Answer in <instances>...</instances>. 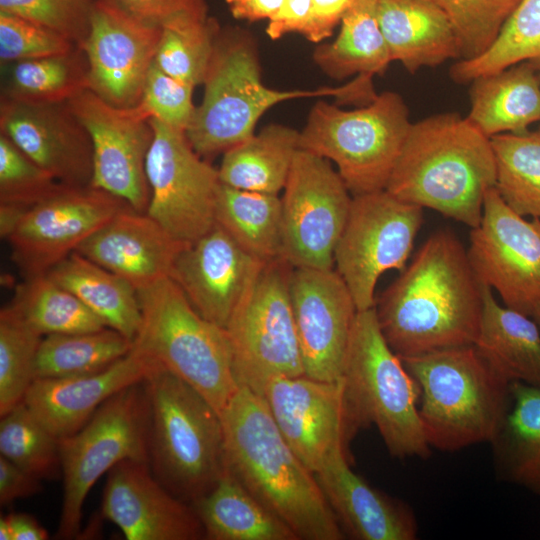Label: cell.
I'll return each mask as SVG.
<instances>
[{"mask_svg":"<svg viewBox=\"0 0 540 540\" xmlns=\"http://www.w3.org/2000/svg\"><path fill=\"white\" fill-rule=\"evenodd\" d=\"M60 185L8 137L0 134V204L30 207Z\"/></svg>","mask_w":540,"mask_h":540,"instance_id":"cell-45","label":"cell"},{"mask_svg":"<svg viewBox=\"0 0 540 540\" xmlns=\"http://www.w3.org/2000/svg\"><path fill=\"white\" fill-rule=\"evenodd\" d=\"M70 291L107 327L133 342L140 325L137 289L124 278L73 252L47 274Z\"/></svg>","mask_w":540,"mask_h":540,"instance_id":"cell-31","label":"cell"},{"mask_svg":"<svg viewBox=\"0 0 540 540\" xmlns=\"http://www.w3.org/2000/svg\"><path fill=\"white\" fill-rule=\"evenodd\" d=\"M526 61L540 69V0H521L492 44L479 56L452 65L450 76L465 84Z\"/></svg>","mask_w":540,"mask_h":540,"instance_id":"cell-39","label":"cell"},{"mask_svg":"<svg viewBox=\"0 0 540 540\" xmlns=\"http://www.w3.org/2000/svg\"><path fill=\"white\" fill-rule=\"evenodd\" d=\"M401 360L419 385V417L430 447L456 451L494 441L510 408V382L474 345Z\"/></svg>","mask_w":540,"mask_h":540,"instance_id":"cell-5","label":"cell"},{"mask_svg":"<svg viewBox=\"0 0 540 540\" xmlns=\"http://www.w3.org/2000/svg\"><path fill=\"white\" fill-rule=\"evenodd\" d=\"M66 36L13 15L0 13V59L3 63L71 53Z\"/></svg>","mask_w":540,"mask_h":540,"instance_id":"cell-47","label":"cell"},{"mask_svg":"<svg viewBox=\"0 0 540 540\" xmlns=\"http://www.w3.org/2000/svg\"><path fill=\"white\" fill-rule=\"evenodd\" d=\"M137 293L141 325L133 349L188 383L221 413L239 387L225 329L202 317L170 277Z\"/></svg>","mask_w":540,"mask_h":540,"instance_id":"cell-8","label":"cell"},{"mask_svg":"<svg viewBox=\"0 0 540 540\" xmlns=\"http://www.w3.org/2000/svg\"><path fill=\"white\" fill-rule=\"evenodd\" d=\"M356 0H311L310 17L303 36L314 43L330 37Z\"/></svg>","mask_w":540,"mask_h":540,"instance_id":"cell-50","label":"cell"},{"mask_svg":"<svg viewBox=\"0 0 540 540\" xmlns=\"http://www.w3.org/2000/svg\"><path fill=\"white\" fill-rule=\"evenodd\" d=\"M41 480L0 455L1 506L40 493L43 490Z\"/></svg>","mask_w":540,"mask_h":540,"instance_id":"cell-51","label":"cell"},{"mask_svg":"<svg viewBox=\"0 0 540 540\" xmlns=\"http://www.w3.org/2000/svg\"><path fill=\"white\" fill-rule=\"evenodd\" d=\"M495 186L491 139L466 117L441 113L411 124L385 190L474 228Z\"/></svg>","mask_w":540,"mask_h":540,"instance_id":"cell-3","label":"cell"},{"mask_svg":"<svg viewBox=\"0 0 540 540\" xmlns=\"http://www.w3.org/2000/svg\"><path fill=\"white\" fill-rule=\"evenodd\" d=\"M261 396L284 440L314 474L334 452L347 451L353 434L343 378L274 377L265 384Z\"/></svg>","mask_w":540,"mask_h":540,"instance_id":"cell-19","label":"cell"},{"mask_svg":"<svg viewBox=\"0 0 540 540\" xmlns=\"http://www.w3.org/2000/svg\"><path fill=\"white\" fill-rule=\"evenodd\" d=\"M481 323L474 346L508 382L540 388V329L531 316L499 304L483 284Z\"/></svg>","mask_w":540,"mask_h":540,"instance_id":"cell-29","label":"cell"},{"mask_svg":"<svg viewBox=\"0 0 540 540\" xmlns=\"http://www.w3.org/2000/svg\"><path fill=\"white\" fill-rule=\"evenodd\" d=\"M289 295L304 375L341 379L358 311L345 282L333 268L292 267Z\"/></svg>","mask_w":540,"mask_h":540,"instance_id":"cell-18","label":"cell"},{"mask_svg":"<svg viewBox=\"0 0 540 540\" xmlns=\"http://www.w3.org/2000/svg\"><path fill=\"white\" fill-rule=\"evenodd\" d=\"M43 336L9 306L0 311V416L20 404L34 381V365Z\"/></svg>","mask_w":540,"mask_h":540,"instance_id":"cell-43","label":"cell"},{"mask_svg":"<svg viewBox=\"0 0 540 540\" xmlns=\"http://www.w3.org/2000/svg\"><path fill=\"white\" fill-rule=\"evenodd\" d=\"M300 132L269 124L248 140L224 152L218 169L224 185L261 193L284 189L299 146Z\"/></svg>","mask_w":540,"mask_h":540,"instance_id":"cell-32","label":"cell"},{"mask_svg":"<svg viewBox=\"0 0 540 540\" xmlns=\"http://www.w3.org/2000/svg\"><path fill=\"white\" fill-rule=\"evenodd\" d=\"M352 197L328 159L299 149L281 198L282 259L294 268H333Z\"/></svg>","mask_w":540,"mask_h":540,"instance_id":"cell-13","label":"cell"},{"mask_svg":"<svg viewBox=\"0 0 540 540\" xmlns=\"http://www.w3.org/2000/svg\"><path fill=\"white\" fill-rule=\"evenodd\" d=\"M149 415L143 382L105 401L77 432L60 438L63 501L58 539L81 531L84 502L99 478L122 461L149 463Z\"/></svg>","mask_w":540,"mask_h":540,"instance_id":"cell-10","label":"cell"},{"mask_svg":"<svg viewBox=\"0 0 540 540\" xmlns=\"http://www.w3.org/2000/svg\"><path fill=\"white\" fill-rule=\"evenodd\" d=\"M186 244L175 239L147 213L127 206L75 252L139 290L170 277L174 262Z\"/></svg>","mask_w":540,"mask_h":540,"instance_id":"cell-25","label":"cell"},{"mask_svg":"<svg viewBox=\"0 0 540 540\" xmlns=\"http://www.w3.org/2000/svg\"><path fill=\"white\" fill-rule=\"evenodd\" d=\"M204 94L186 137L199 155H213L248 140L260 117L284 101L335 96L342 103L368 104L376 95L373 81L358 75L346 85L315 90H278L261 80L251 39L240 34L217 37L202 83Z\"/></svg>","mask_w":540,"mask_h":540,"instance_id":"cell-4","label":"cell"},{"mask_svg":"<svg viewBox=\"0 0 540 540\" xmlns=\"http://www.w3.org/2000/svg\"><path fill=\"white\" fill-rule=\"evenodd\" d=\"M84 1H88V2H90V0H84Z\"/></svg>","mask_w":540,"mask_h":540,"instance_id":"cell-58","label":"cell"},{"mask_svg":"<svg viewBox=\"0 0 540 540\" xmlns=\"http://www.w3.org/2000/svg\"><path fill=\"white\" fill-rule=\"evenodd\" d=\"M132 346L131 340L109 327L46 335L38 348L34 380L99 372L126 356Z\"/></svg>","mask_w":540,"mask_h":540,"instance_id":"cell-36","label":"cell"},{"mask_svg":"<svg viewBox=\"0 0 540 540\" xmlns=\"http://www.w3.org/2000/svg\"><path fill=\"white\" fill-rule=\"evenodd\" d=\"M311 0H284L279 11L268 20L266 34L277 40L289 33L303 34L307 27Z\"/></svg>","mask_w":540,"mask_h":540,"instance_id":"cell-52","label":"cell"},{"mask_svg":"<svg viewBox=\"0 0 540 540\" xmlns=\"http://www.w3.org/2000/svg\"><path fill=\"white\" fill-rule=\"evenodd\" d=\"M153 140L145 172L150 189L146 213L169 234L190 243L215 224L218 169L200 158L185 132L150 118Z\"/></svg>","mask_w":540,"mask_h":540,"instance_id":"cell-14","label":"cell"},{"mask_svg":"<svg viewBox=\"0 0 540 540\" xmlns=\"http://www.w3.org/2000/svg\"><path fill=\"white\" fill-rule=\"evenodd\" d=\"M315 476L344 534L357 540L416 539L411 508L355 473L347 451L334 452Z\"/></svg>","mask_w":540,"mask_h":540,"instance_id":"cell-26","label":"cell"},{"mask_svg":"<svg viewBox=\"0 0 540 540\" xmlns=\"http://www.w3.org/2000/svg\"><path fill=\"white\" fill-rule=\"evenodd\" d=\"M482 288L460 240L437 231L375 303L382 334L400 358L474 345Z\"/></svg>","mask_w":540,"mask_h":540,"instance_id":"cell-1","label":"cell"},{"mask_svg":"<svg viewBox=\"0 0 540 540\" xmlns=\"http://www.w3.org/2000/svg\"><path fill=\"white\" fill-rule=\"evenodd\" d=\"M208 540H299L225 466L216 484L191 503Z\"/></svg>","mask_w":540,"mask_h":540,"instance_id":"cell-30","label":"cell"},{"mask_svg":"<svg viewBox=\"0 0 540 540\" xmlns=\"http://www.w3.org/2000/svg\"><path fill=\"white\" fill-rule=\"evenodd\" d=\"M0 539L12 540V527L8 515L0 518Z\"/></svg>","mask_w":540,"mask_h":540,"instance_id":"cell-56","label":"cell"},{"mask_svg":"<svg viewBox=\"0 0 540 540\" xmlns=\"http://www.w3.org/2000/svg\"><path fill=\"white\" fill-rule=\"evenodd\" d=\"M411 124L403 98L393 91L354 110L319 100L299 146L333 161L353 196L376 192L385 190Z\"/></svg>","mask_w":540,"mask_h":540,"instance_id":"cell-9","label":"cell"},{"mask_svg":"<svg viewBox=\"0 0 540 540\" xmlns=\"http://www.w3.org/2000/svg\"><path fill=\"white\" fill-rule=\"evenodd\" d=\"M490 139L498 193L517 214L540 219V131Z\"/></svg>","mask_w":540,"mask_h":540,"instance_id":"cell-40","label":"cell"},{"mask_svg":"<svg viewBox=\"0 0 540 540\" xmlns=\"http://www.w3.org/2000/svg\"><path fill=\"white\" fill-rule=\"evenodd\" d=\"M91 3L84 0H0V13L20 17L82 41Z\"/></svg>","mask_w":540,"mask_h":540,"instance_id":"cell-48","label":"cell"},{"mask_svg":"<svg viewBox=\"0 0 540 540\" xmlns=\"http://www.w3.org/2000/svg\"><path fill=\"white\" fill-rule=\"evenodd\" d=\"M12 527V540H46L49 538L47 530L30 514H7Z\"/></svg>","mask_w":540,"mask_h":540,"instance_id":"cell-54","label":"cell"},{"mask_svg":"<svg viewBox=\"0 0 540 540\" xmlns=\"http://www.w3.org/2000/svg\"><path fill=\"white\" fill-rule=\"evenodd\" d=\"M342 378L352 434L374 425L391 456H429L419 385L385 340L375 307L357 311Z\"/></svg>","mask_w":540,"mask_h":540,"instance_id":"cell-7","label":"cell"},{"mask_svg":"<svg viewBox=\"0 0 540 540\" xmlns=\"http://www.w3.org/2000/svg\"><path fill=\"white\" fill-rule=\"evenodd\" d=\"M511 404L492 444L503 476L540 497V388L510 383Z\"/></svg>","mask_w":540,"mask_h":540,"instance_id":"cell-35","label":"cell"},{"mask_svg":"<svg viewBox=\"0 0 540 540\" xmlns=\"http://www.w3.org/2000/svg\"><path fill=\"white\" fill-rule=\"evenodd\" d=\"M292 266L265 263L224 328L239 386L262 395L274 377L304 375L289 295Z\"/></svg>","mask_w":540,"mask_h":540,"instance_id":"cell-11","label":"cell"},{"mask_svg":"<svg viewBox=\"0 0 540 540\" xmlns=\"http://www.w3.org/2000/svg\"><path fill=\"white\" fill-rule=\"evenodd\" d=\"M220 416L225 466L255 498L299 540L345 538L315 474L284 440L261 395L239 386Z\"/></svg>","mask_w":540,"mask_h":540,"instance_id":"cell-2","label":"cell"},{"mask_svg":"<svg viewBox=\"0 0 540 540\" xmlns=\"http://www.w3.org/2000/svg\"><path fill=\"white\" fill-rule=\"evenodd\" d=\"M531 317L533 318V320L536 322V324L538 325L539 329H540V302H538L534 307H533V310H532V313H531Z\"/></svg>","mask_w":540,"mask_h":540,"instance_id":"cell-57","label":"cell"},{"mask_svg":"<svg viewBox=\"0 0 540 540\" xmlns=\"http://www.w3.org/2000/svg\"><path fill=\"white\" fill-rule=\"evenodd\" d=\"M539 131H540V128H539Z\"/></svg>","mask_w":540,"mask_h":540,"instance_id":"cell-59","label":"cell"},{"mask_svg":"<svg viewBox=\"0 0 540 540\" xmlns=\"http://www.w3.org/2000/svg\"><path fill=\"white\" fill-rule=\"evenodd\" d=\"M148 462L126 460L109 471L101 513L127 540H198L202 524L191 504L168 490Z\"/></svg>","mask_w":540,"mask_h":540,"instance_id":"cell-21","label":"cell"},{"mask_svg":"<svg viewBox=\"0 0 540 540\" xmlns=\"http://www.w3.org/2000/svg\"><path fill=\"white\" fill-rule=\"evenodd\" d=\"M215 222L261 262L282 258V202L277 194L220 184Z\"/></svg>","mask_w":540,"mask_h":540,"instance_id":"cell-34","label":"cell"},{"mask_svg":"<svg viewBox=\"0 0 540 540\" xmlns=\"http://www.w3.org/2000/svg\"><path fill=\"white\" fill-rule=\"evenodd\" d=\"M154 62L193 87L202 84L216 45V28L206 7L180 11L160 26Z\"/></svg>","mask_w":540,"mask_h":540,"instance_id":"cell-38","label":"cell"},{"mask_svg":"<svg viewBox=\"0 0 540 540\" xmlns=\"http://www.w3.org/2000/svg\"><path fill=\"white\" fill-rule=\"evenodd\" d=\"M59 440L23 401L1 416L0 455L40 479L61 470Z\"/></svg>","mask_w":540,"mask_h":540,"instance_id":"cell-41","label":"cell"},{"mask_svg":"<svg viewBox=\"0 0 540 540\" xmlns=\"http://www.w3.org/2000/svg\"><path fill=\"white\" fill-rule=\"evenodd\" d=\"M314 62L330 78L383 75L392 62L376 16V0H356L331 43L317 46Z\"/></svg>","mask_w":540,"mask_h":540,"instance_id":"cell-33","label":"cell"},{"mask_svg":"<svg viewBox=\"0 0 540 540\" xmlns=\"http://www.w3.org/2000/svg\"><path fill=\"white\" fill-rule=\"evenodd\" d=\"M8 306L43 337L107 327L76 296L46 274L25 278Z\"/></svg>","mask_w":540,"mask_h":540,"instance_id":"cell-37","label":"cell"},{"mask_svg":"<svg viewBox=\"0 0 540 540\" xmlns=\"http://www.w3.org/2000/svg\"><path fill=\"white\" fill-rule=\"evenodd\" d=\"M422 223V207L386 190L352 197L334 264L358 311L375 306V287L383 273L406 267Z\"/></svg>","mask_w":540,"mask_h":540,"instance_id":"cell-12","label":"cell"},{"mask_svg":"<svg viewBox=\"0 0 540 540\" xmlns=\"http://www.w3.org/2000/svg\"><path fill=\"white\" fill-rule=\"evenodd\" d=\"M467 253L481 283L495 289L505 306L531 316L540 302V219L517 214L491 188Z\"/></svg>","mask_w":540,"mask_h":540,"instance_id":"cell-17","label":"cell"},{"mask_svg":"<svg viewBox=\"0 0 540 540\" xmlns=\"http://www.w3.org/2000/svg\"><path fill=\"white\" fill-rule=\"evenodd\" d=\"M160 32V27L140 22L104 0L91 3L81 41L87 87L114 106H137Z\"/></svg>","mask_w":540,"mask_h":540,"instance_id":"cell-20","label":"cell"},{"mask_svg":"<svg viewBox=\"0 0 540 540\" xmlns=\"http://www.w3.org/2000/svg\"><path fill=\"white\" fill-rule=\"evenodd\" d=\"M540 69L521 62L470 82V112L466 117L488 138L523 134L540 121Z\"/></svg>","mask_w":540,"mask_h":540,"instance_id":"cell-28","label":"cell"},{"mask_svg":"<svg viewBox=\"0 0 540 540\" xmlns=\"http://www.w3.org/2000/svg\"><path fill=\"white\" fill-rule=\"evenodd\" d=\"M232 16L238 20L256 22L270 20L284 0H225Z\"/></svg>","mask_w":540,"mask_h":540,"instance_id":"cell-53","label":"cell"},{"mask_svg":"<svg viewBox=\"0 0 540 540\" xmlns=\"http://www.w3.org/2000/svg\"><path fill=\"white\" fill-rule=\"evenodd\" d=\"M127 206L91 185L61 184L28 207L5 240L25 278L45 275Z\"/></svg>","mask_w":540,"mask_h":540,"instance_id":"cell-16","label":"cell"},{"mask_svg":"<svg viewBox=\"0 0 540 540\" xmlns=\"http://www.w3.org/2000/svg\"><path fill=\"white\" fill-rule=\"evenodd\" d=\"M193 89V86L165 73L153 61L138 105L149 118L186 132L196 111Z\"/></svg>","mask_w":540,"mask_h":540,"instance_id":"cell-46","label":"cell"},{"mask_svg":"<svg viewBox=\"0 0 540 540\" xmlns=\"http://www.w3.org/2000/svg\"><path fill=\"white\" fill-rule=\"evenodd\" d=\"M136 20L160 27L174 14L206 7L203 0H104Z\"/></svg>","mask_w":540,"mask_h":540,"instance_id":"cell-49","label":"cell"},{"mask_svg":"<svg viewBox=\"0 0 540 540\" xmlns=\"http://www.w3.org/2000/svg\"><path fill=\"white\" fill-rule=\"evenodd\" d=\"M9 64L6 98L27 102H64L87 87V71L80 70L71 53Z\"/></svg>","mask_w":540,"mask_h":540,"instance_id":"cell-42","label":"cell"},{"mask_svg":"<svg viewBox=\"0 0 540 540\" xmlns=\"http://www.w3.org/2000/svg\"><path fill=\"white\" fill-rule=\"evenodd\" d=\"M264 264L215 224L182 248L170 278L202 317L225 328Z\"/></svg>","mask_w":540,"mask_h":540,"instance_id":"cell-23","label":"cell"},{"mask_svg":"<svg viewBox=\"0 0 540 540\" xmlns=\"http://www.w3.org/2000/svg\"><path fill=\"white\" fill-rule=\"evenodd\" d=\"M87 131L93 149L91 186L146 213L150 189L146 157L153 140L150 118L139 105L114 106L88 87L66 101Z\"/></svg>","mask_w":540,"mask_h":540,"instance_id":"cell-15","label":"cell"},{"mask_svg":"<svg viewBox=\"0 0 540 540\" xmlns=\"http://www.w3.org/2000/svg\"><path fill=\"white\" fill-rule=\"evenodd\" d=\"M27 208L16 204H0V235L3 239L14 230Z\"/></svg>","mask_w":540,"mask_h":540,"instance_id":"cell-55","label":"cell"},{"mask_svg":"<svg viewBox=\"0 0 540 540\" xmlns=\"http://www.w3.org/2000/svg\"><path fill=\"white\" fill-rule=\"evenodd\" d=\"M376 16L392 61L410 73L460 58L453 25L435 0H376Z\"/></svg>","mask_w":540,"mask_h":540,"instance_id":"cell-27","label":"cell"},{"mask_svg":"<svg viewBox=\"0 0 540 540\" xmlns=\"http://www.w3.org/2000/svg\"><path fill=\"white\" fill-rule=\"evenodd\" d=\"M455 30L460 59L482 54L521 0H435Z\"/></svg>","mask_w":540,"mask_h":540,"instance_id":"cell-44","label":"cell"},{"mask_svg":"<svg viewBox=\"0 0 540 540\" xmlns=\"http://www.w3.org/2000/svg\"><path fill=\"white\" fill-rule=\"evenodd\" d=\"M158 366L132 347L126 356L99 372L35 379L23 402L60 439L77 432L105 401L144 382Z\"/></svg>","mask_w":540,"mask_h":540,"instance_id":"cell-24","label":"cell"},{"mask_svg":"<svg viewBox=\"0 0 540 540\" xmlns=\"http://www.w3.org/2000/svg\"><path fill=\"white\" fill-rule=\"evenodd\" d=\"M143 385L149 415V465L168 490L191 504L212 489L225 469L220 413L161 366Z\"/></svg>","mask_w":540,"mask_h":540,"instance_id":"cell-6","label":"cell"},{"mask_svg":"<svg viewBox=\"0 0 540 540\" xmlns=\"http://www.w3.org/2000/svg\"><path fill=\"white\" fill-rule=\"evenodd\" d=\"M0 128L1 134L60 184L91 185L92 143L67 103L5 97L1 102Z\"/></svg>","mask_w":540,"mask_h":540,"instance_id":"cell-22","label":"cell"}]
</instances>
